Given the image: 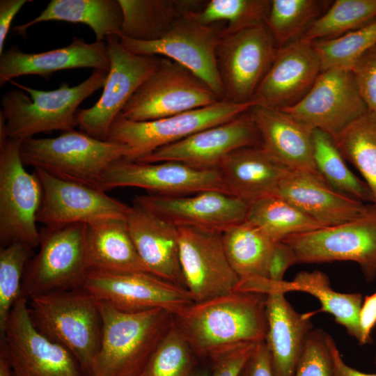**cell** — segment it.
<instances>
[{
  "mask_svg": "<svg viewBox=\"0 0 376 376\" xmlns=\"http://www.w3.org/2000/svg\"><path fill=\"white\" fill-rule=\"evenodd\" d=\"M265 295L233 291L194 302L173 322L195 354L211 358L229 347L265 340Z\"/></svg>",
  "mask_w": 376,
  "mask_h": 376,
  "instance_id": "obj_1",
  "label": "cell"
},
{
  "mask_svg": "<svg viewBox=\"0 0 376 376\" xmlns=\"http://www.w3.org/2000/svg\"><path fill=\"white\" fill-rule=\"evenodd\" d=\"M102 340L91 376H141L152 354L173 324L162 308L129 313L97 301Z\"/></svg>",
  "mask_w": 376,
  "mask_h": 376,
  "instance_id": "obj_2",
  "label": "cell"
},
{
  "mask_svg": "<svg viewBox=\"0 0 376 376\" xmlns=\"http://www.w3.org/2000/svg\"><path fill=\"white\" fill-rule=\"evenodd\" d=\"M28 311L35 329L67 349L86 376L102 340V319L95 298L83 287L31 297Z\"/></svg>",
  "mask_w": 376,
  "mask_h": 376,
  "instance_id": "obj_3",
  "label": "cell"
},
{
  "mask_svg": "<svg viewBox=\"0 0 376 376\" xmlns=\"http://www.w3.org/2000/svg\"><path fill=\"white\" fill-rule=\"evenodd\" d=\"M107 75V71L94 70L76 86L63 82L52 91L38 90L11 81L19 89L4 93L0 110L6 120L8 138L23 141L40 133L74 130L78 126L79 106L104 86Z\"/></svg>",
  "mask_w": 376,
  "mask_h": 376,
  "instance_id": "obj_4",
  "label": "cell"
},
{
  "mask_svg": "<svg viewBox=\"0 0 376 376\" xmlns=\"http://www.w3.org/2000/svg\"><path fill=\"white\" fill-rule=\"evenodd\" d=\"M128 154L125 145L100 140L75 130L53 138H29L20 146L24 166L100 189L107 171L115 162L126 159Z\"/></svg>",
  "mask_w": 376,
  "mask_h": 376,
  "instance_id": "obj_5",
  "label": "cell"
},
{
  "mask_svg": "<svg viewBox=\"0 0 376 376\" xmlns=\"http://www.w3.org/2000/svg\"><path fill=\"white\" fill-rule=\"evenodd\" d=\"M86 224L44 227L40 230L38 253L26 264L21 296L81 288L88 271Z\"/></svg>",
  "mask_w": 376,
  "mask_h": 376,
  "instance_id": "obj_6",
  "label": "cell"
},
{
  "mask_svg": "<svg viewBox=\"0 0 376 376\" xmlns=\"http://www.w3.org/2000/svg\"><path fill=\"white\" fill-rule=\"evenodd\" d=\"M254 105L253 102L238 104L222 100L207 107L148 121L129 120L120 113L107 141L127 146L129 154L126 159L137 161L162 147L233 120Z\"/></svg>",
  "mask_w": 376,
  "mask_h": 376,
  "instance_id": "obj_7",
  "label": "cell"
},
{
  "mask_svg": "<svg viewBox=\"0 0 376 376\" xmlns=\"http://www.w3.org/2000/svg\"><path fill=\"white\" fill-rule=\"evenodd\" d=\"M22 142L8 138L0 143V243L19 242L33 249L40 244L36 223L42 191L35 173L25 169Z\"/></svg>",
  "mask_w": 376,
  "mask_h": 376,
  "instance_id": "obj_8",
  "label": "cell"
},
{
  "mask_svg": "<svg viewBox=\"0 0 376 376\" xmlns=\"http://www.w3.org/2000/svg\"><path fill=\"white\" fill-rule=\"evenodd\" d=\"M220 100L185 66L160 57L152 75L138 88L120 115L132 121L164 118L211 105Z\"/></svg>",
  "mask_w": 376,
  "mask_h": 376,
  "instance_id": "obj_9",
  "label": "cell"
},
{
  "mask_svg": "<svg viewBox=\"0 0 376 376\" xmlns=\"http://www.w3.org/2000/svg\"><path fill=\"white\" fill-rule=\"evenodd\" d=\"M224 36V29L202 24L187 13L160 39L140 41L120 36L119 40L134 54L162 56L185 66L222 100L225 93L218 71L217 51Z\"/></svg>",
  "mask_w": 376,
  "mask_h": 376,
  "instance_id": "obj_10",
  "label": "cell"
},
{
  "mask_svg": "<svg viewBox=\"0 0 376 376\" xmlns=\"http://www.w3.org/2000/svg\"><path fill=\"white\" fill-rule=\"evenodd\" d=\"M294 250L297 263H357L368 282L376 278V207L339 225L289 236L282 240Z\"/></svg>",
  "mask_w": 376,
  "mask_h": 376,
  "instance_id": "obj_11",
  "label": "cell"
},
{
  "mask_svg": "<svg viewBox=\"0 0 376 376\" xmlns=\"http://www.w3.org/2000/svg\"><path fill=\"white\" fill-rule=\"evenodd\" d=\"M107 45L110 68L103 92L93 107L79 109L76 113L78 126L83 132L104 141H107L116 118L155 71L160 61L156 56L130 52L116 36H109Z\"/></svg>",
  "mask_w": 376,
  "mask_h": 376,
  "instance_id": "obj_12",
  "label": "cell"
},
{
  "mask_svg": "<svg viewBox=\"0 0 376 376\" xmlns=\"http://www.w3.org/2000/svg\"><path fill=\"white\" fill-rule=\"evenodd\" d=\"M0 347L14 376H86L67 349L35 329L29 318L28 300L22 296L10 311Z\"/></svg>",
  "mask_w": 376,
  "mask_h": 376,
  "instance_id": "obj_13",
  "label": "cell"
},
{
  "mask_svg": "<svg viewBox=\"0 0 376 376\" xmlns=\"http://www.w3.org/2000/svg\"><path fill=\"white\" fill-rule=\"evenodd\" d=\"M82 287L124 312L162 308L174 315L194 303L185 288L145 272L88 270Z\"/></svg>",
  "mask_w": 376,
  "mask_h": 376,
  "instance_id": "obj_14",
  "label": "cell"
},
{
  "mask_svg": "<svg viewBox=\"0 0 376 376\" xmlns=\"http://www.w3.org/2000/svg\"><path fill=\"white\" fill-rule=\"evenodd\" d=\"M279 47L265 24L224 36L217 51L225 100H251L270 68Z\"/></svg>",
  "mask_w": 376,
  "mask_h": 376,
  "instance_id": "obj_15",
  "label": "cell"
},
{
  "mask_svg": "<svg viewBox=\"0 0 376 376\" xmlns=\"http://www.w3.org/2000/svg\"><path fill=\"white\" fill-rule=\"evenodd\" d=\"M132 187L150 194L175 196L216 190L229 194L219 169H205L174 161L147 163L120 159L104 173L101 189Z\"/></svg>",
  "mask_w": 376,
  "mask_h": 376,
  "instance_id": "obj_16",
  "label": "cell"
},
{
  "mask_svg": "<svg viewBox=\"0 0 376 376\" xmlns=\"http://www.w3.org/2000/svg\"><path fill=\"white\" fill-rule=\"evenodd\" d=\"M178 230L184 283L194 302L233 292L240 278L228 260L222 232L190 226Z\"/></svg>",
  "mask_w": 376,
  "mask_h": 376,
  "instance_id": "obj_17",
  "label": "cell"
},
{
  "mask_svg": "<svg viewBox=\"0 0 376 376\" xmlns=\"http://www.w3.org/2000/svg\"><path fill=\"white\" fill-rule=\"evenodd\" d=\"M280 110L332 138L368 112L352 71L338 68L322 70L300 101Z\"/></svg>",
  "mask_w": 376,
  "mask_h": 376,
  "instance_id": "obj_18",
  "label": "cell"
},
{
  "mask_svg": "<svg viewBox=\"0 0 376 376\" xmlns=\"http://www.w3.org/2000/svg\"><path fill=\"white\" fill-rule=\"evenodd\" d=\"M33 172L42 191L37 222L45 227L126 219L130 206L104 191L56 178L39 169H34Z\"/></svg>",
  "mask_w": 376,
  "mask_h": 376,
  "instance_id": "obj_19",
  "label": "cell"
},
{
  "mask_svg": "<svg viewBox=\"0 0 376 376\" xmlns=\"http://www.w3.org/2000/svg\"><path fill=\"white\" fill-rule=\"evenodd\" d=\"M260 144L259 133L247 111L228 122L162 147L136 162L174 161L200 169H219L231 152Z\"/></svg>",
  "mask_w": 376,
  "mask_h": 376,
  "instance_id": "obj_20",
  "label": "cell"
},
{
  "mask_svg": "<svg viewBox=\"0 0 376 376\" xmlns=\"http://www.w3.org/2000/svg\"><path fill=\"white\" fill-rule=\"evenodd\" d=\"M134 201L176 226H190L220 232L245 221L250 204L216 190L175 196H138Z\"/></svg>",
  "mask_w": 376,
  "mask_h": 376,
  "instance_id": "obj_21",
  "label": "cell"
},
{
  "mask_svg": "<svg viewBox=\"0 0 376 376\" xmlns=\"http://www.w3.org/2000/svg\"><path fill=\"white\" fill-rule=\"evenodd\" d=\"M321 72L311 42L299 39L279 47L251 101L255 105L276 109L292 107L308 93Z\"/></svg>",
  "mask_w": 376,
  "mask_h": 376,
  "instance_id": "obj_22",
  "label": "cell"
},
{
  "mask_svg": "<svg viewBox=\"0 0 376 376\" xmlns=\"http://www.w3.org/2000/svg\"><path fill=\"white\" fill-rule=\"evenodd\" d=\"M248 113L271 157L288 170L323 178L314 160L313 128L280 109L254 105Z\"/></svg>",
  "mask_w": 376,
  "mask_h": 376,
  "instance_id": "obj_23",
  "label": "cell"
},
{
  "mask_svg": "<svg viewBox=\"0 0 376 376\" xmlns=\"http://www.w3.org/2000/svg\"><path fill=\"white\" fill-rule=\"evenodd\" d=\"M82 68L109 72L107 42L95 40L88 43L75 36L70 45L43 52L27 53L12 47L0 55V86L23 75L47 79L57 71Z\"/></svg>",
  "mask_w": 376,
  "mask_h": 376,
  "instance_id": "obj_24",
  "label": "cell"
},
{
  "mask_svg": "<svg viewBox=\"0 0 376 376\" xmlns=\"http://www.w3.org/2000/svg\"><path fill=\"white\" fill-rule=\"evenodd\" d=\"M130 235L148 272L185 288L179 254L178 226L134 201L126 217Z\"/></svg>",
  "mask_w": 376,
  "mask_h": 376,
  "instance_id": "obj_25",
  "label": "cell"
},
{
  "mask_svg": "<svg viewBox=\"0 0 376 376\" xmlns=\"http://www.w3.org/2000/svg\"><path fill=\"white\" fill-rule=\"evenodd\" d=\"M276 195L324 227L356 219L364 215L370 206L334 189L323 178L290 170L282 178Z\"/></svg>",
  "mask_w": 376,
  "mask_h": 376,
  "instance_id": "obj_26",
  "label": "cell"
},
{
  "mask_svg": "<svg viewBox=\"0 0 376 376\" xmlns=\"http://www.w3.org/2000/svg\"><path fill=\"white\" fill-rule=\"evenodd\" d=\"M267 333L265 343L276 376H294L313 328L308 313H298L281 291L265 297Z\"/></svg>",
  "mask_w": 376,
  "mask_h": 376,
  "instance_id": "obj_27",
  "label": "cell"
},
{
  "mask_svg": "<svg viewBox=\"0 0 376 376\" xmlns=\"http://www.w3.org/2000/svg\"><path fill=\"white\" fill-rule=\"evenodd\" d=\"M219 170L228 192L249 202L276 195L288 170L260 146L235 150L222 160Z\"/></svg>",
  "mask_w": 376,
  "mask_h": 376,
  "instance_id": "obj_28",
  "label": "cell"
},
{
  "mask_svg": "<svg viewBox=\"0 0 376 376\" xmlns=\"http://www.w3.org/2000/svg\"><path fill=\"white\" fill-rule=\"evenodd\" d=\"M88 270L148 272L135 248L126 219H107L86 224Z\"/></svg>",
  "mask_w": 376,
  "mask_h": 376,
  "instance_id": "obj_29",
  "label": "cell"
},
{
  "mask_svg": "<svg viewBox=\"0 0 376 376\" xmlns=\"http://www.w3.org/2000/svg\"><path fill=\"white\" fill-rule=\"evenodd\" d=\"M123 20L118 0H52L36 17L12 30L25 38L27 29L40 22L82 23L93 31L97 41H104L109 36H121Z\"/></svg>",
  "mask_w": 376,
  "mask_h": 376,
  "instance_id": "obj_30",
  "label": "cell"
},
{
  "mask_svg": "<svg viewBox=\"0 0 376 376\" xmlns=\"http://www.w3.org/2000/svg\"><path fill=\"white\" fill-rule=\"evenodd\" d=\"M123 11L120 36L140 41L160 39L187 13L201 9L203 1L118 0Z\"/></svg>",
  "mask_w": 376,
  "mask_h": 376,
  "instance_id": "obj_31",
  "label": "cell"
},
{
  "mask_svg": "<svg viewBox=\"0 0 376 376\" xmlns=\"http://www.w3.org/2000/svg\"><path fill=\"white\" fill-rule=\"evenodd\" d=\"M286 290L287 292H304L314 296L321 307L318 311L309 312V315L312 317L319 312L332 315L335 321L359 342V313L363 300L361 293H342L334 290L328 276L319 270L299 272L292 281H287Z\"/></svg>",
  "mask_w": 376,
  "mask_h": 376,
  "instance_id": "obj_32",
  "label": "cell"
},
{
  "mask_svg": "<svg viewBox=\"0 0 376 376\" xmlns=\"http://www.w3.org/2000/svg\"><path fill=\"white\" fill-rule=\"evenodd\" d=\"M228 260L240 279L267 278V269L276 242L260 228L244 221L222 232Z\"/></svg>",
  "mask_w": 376,
  "mask_h": 376,
  "instance_id": "obj_33",
  "label": "cell"
},
{
  "mask_svg": "<svg viewBox=\"0 0 376 376\" xmlns=\"http://www.w3.org/2000/svg\"><path fill=\"white\" fill-rule=\"evenodd\" d=\"M245 221L260 228L274 242L324 228L315 219L276 195L250 202Z\"/></svg>",
  "mask_w": 376,
  "mask_h": 376,
  "instance_id": "obj_34",
  "label": "cell"
},
{
  "mask_svg": "<svg viewBox=\"0 0 376 376\" xmlns=\"http://www.w3.org/2000/svg\"><path fill=\"white\" fill-rule=\"evenodd\" d=\"M333 139L344 159L363 177L376 207V118L368 111Z\"/></svg>",
  "mask_w": 376,
  "mask_h": 376,
  "instance_id": "obj_35",
  "label": "cell"
},
{
  "mask_svg": "<svg viewBox=\"0 0 376 376\" xmlns=\"http://www.w3.org/2000/svg\"><path fill=\"white\" fill-rule=\"evenodd\" d=\"M313 146L316 168L330 187L362 202L373 203V195L367 184L349 169L330 135L313 130Z\"/></svg>",
  "mask_w": 376,
  "mask_h": 376,
  "instance_id": "obj_36",
  "label": "cell"
},
{
  "mask_svg": "<svg viewBox=\"0 0 376 376\" xmlns=\"http://www.w3.org/2000/svg\"><path fill=\"white\" fill-rule=\"evenodd\" d=\"M376 19V0H336L300 39L309 42L339 37Z\"/></svg>",
  "mask_w": 376,
  "mask_h": 376,
  "instance_id": "obj_37",
  "label": "cell"
},
{
  "mask_svg": "<svg viewBox=\"0 0 376 376\" xmlns=\"http://www.w3.org/2000/svg\"><path fill=\"white\" fill-rule=\"evenodd\" d=\"M320 0H272L265 24L281 47L301 38L309 26L329 6Z\"/></svg>",
  "mask_w": 376,
  "mask_h": 376,
  "instance_id": "obj_38",
  "label": "cell"
},
{
  "mask_svg": "<svg viewBox=\"0 0 376 376\" xmlns=\"http://www.w3.org/2000/svg\"><path fill=\"white\" fill-rule=\"evenodd\" d=\"M271 5L272 0H211L200 10L188 13L204 25L226 22L225 36L265 24Z\"/></svg>",
  "mask_w": 376,
  "mask_h": 376,
  "instance_id": "obj_39",
  "label": "cell"
},
{
  "mask_svg": "<svg viewBox=\"0 0 376 376\" xmlns=\"http://www.w3.org/2000/svg\"><path fill=\"white\" fill-rule=\"evenodd\" d=\"M311 42L322 71L331 68L351 70L356 62L376 45V19L339 37Z\"/></svg>",
  "mask_w": 376,
  "mask_h": 376,
  "instance_id": "obj_40",
  "label": "cell"
},
{
  "mask_svg": "<svg viewBox=\"0 0 376 376\" xmlns=\"http://www.w3.org/2000/svg\"><path fill=\"white\" fill-rule=\"evenodd\" d=\"M33 249L15 242L0 249V335L4 332L10 311L21 296L22 282Z\"/></svg>",
  "mask_w": 376,
  "mask_h": 376,
  "instance_id": "obj_41",
  "label": "cell"
},
{
  "mask_svg": "<svg viewBox=\"0 0 376 376\" xmlns=\"http://www.w3.org/2000/svg\"><path fill=\"white\" fill-rule=\"evenodd\" d=\"M194 354L173 322L152 354L141 376H192Z\"/></svg>",
  "mask_w": 376,
  "mask_h": 376,
  "instance_id": "obj_42",
  "label": "cell"
},
{
  "mask_svg": "<svg viewBox=\"0 0 376 376\" xmlns=\"http://www.w3.org/2000/svg\"><path fill=\"white\" fill-rule=\"evenodd\" d=\"M330 337L322 329L311 330L294 376H332Z\"/></svg>",
  "mask_w": 376,
  "mask_h": 376,
  "instance_id": "obj_43",
  "label": "cell"
},
{
  "mask_svg": "<svg viewBox=\"0 0 376 376\" xmlns=\"http://www.w3.org/2000/svg\"><path fill=\"white\" fill-rule=\"evenodd\" d=\"M351 71L368 111L376 118V45L356 62Z\"/></svg>",
  "mask_w": 376,
  "mask_h": 376,
  "instance_id": "obj_44",
  "label": "cell"
},
{
  "mask_svg": "<svg viewBox=\"0 0 376 376\" xmlns=\"http://www.w3.org/2000/svg\"><path fill=\"white\" fill-rule=\"evenodd\" d=\"M256 344H240L212 356L214 366L210 376H241Z\"/></svg>",
  "mask_w": 376,
  "mask_h": 376,
  "instance_id": "obj_45",
  "label": "cell"
},
{
  "mask_svg": "<svg viewBox=\"0 0 376 376\" xmlns=\"http://www.w3.org/2000/svg\"><path fill=\"white\" fill-rule=\"evenodd\" d=\"M297 263L292 248L283 241L276 242L269 259L267 279L273 281H283L287 269Z\"/></svg>",
  "mask_w": 376,
  "mask_h": 376,
  "instance_id": "obj_46",
  "label": "cell"
},
{
  "mask_svg": "<svg viewBox=\"0 0 376 376\" xmlns=\"http://www.w3.org/2000/svg\"><path fill=\"white\" fill-rule=\"evenodd\" d=\"M241 376H276L265 341L256 344Z\"/></svg>",
  "mask_w": 376,
  "mask_h": 376,
  "instance_id": "obj_47",
  "label": "cell"
},
{
  "mask_svg": "<svg viewBox=\"0 0 376 376\" xmlns=\"http://www.w3.org/2000/svg\"><path fill=\"white\" fill-rule=\"evenodd\" d=\"M376 324V290L370 295L364 297L359 313L361 345L368 344L370 340V334Z\"/></svg>",
  "mask_w": 376,
  "mask_h": 376,
  "instance_id": "obj_48",
  "label": "cell"
},
{
  "mask_svg": "<svg viewBox=\"0 0 376 376\" xmlns=\"http://www.w3.org/2000/svg\"><path fill=\"white\" fill-rule=\"evenodd\" d=\"M28 2H32V0L0 1V55L3 53L5 40L14 17Z\"/></svg>",
  "mask_w": 376,
  "mask_h": 376,
  "instance_id": "obj_49",
  "label": "cell"
},
{
  "mask_svg": "<svg viewBox=\"0 0 376 376\" xmlns=\"http://www.w3.org/2000/svg\"><path fill=\"white\" fill-rule=\"evenodd\" d=\"M329 346L332 357V376H376V373H363L346 364L331 336Z\"/></svg>",
  "mask_w": 376,
  "mask_h": 376,
  "instance_id": "obj_50",
  "label": "cell"
},
{
  "mask_svg": "<svg viewBox=\"0 0 376 376\" xmlns=\"http://www.w3.org/2000/svg\"><path fill=\"white\" fill-rule=\"evenodd\" d=\"M0 376H14L11 366L6 358L0 353Z\"/></svg>",
  "mask_w": 376,
  "mask_h": 376,
  "instance_id": "obj_51",
  "label": "cell"
},
{
  "mask_svg": "<svg viewBox=\"0 0 376 376\" xmlns=\"http://www.w3.org/2000/svg\"><path fill=\"white\" fill-rule=\"evenodd\" d=\"M210 374L205 371V370H201L194 375H193L192 376H210Z\"/></svg>",
  "mask_w": 376,
  "mask_h": 376,
  "instance_id": "obj_52",
  "label": "cell"
},
{
  "mask_svg": "<svg viewBox=\"0 0 376 376\" xmlns=\"http://www.w3.org/2000/svg\"><path fill=\"white\" fill-rule=\"evenodd\" d=\"M375 363H376V352H375Z\"/></svg>",
  "mask_w": 376,
  "mask_h": 376,
  "instance_id": "obj_53",
  "label": "cell"
}]
</instances>
